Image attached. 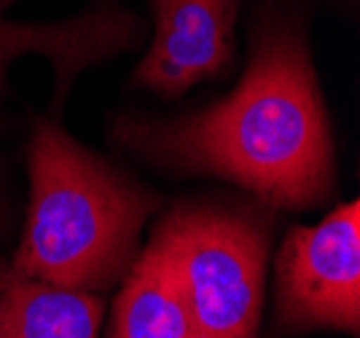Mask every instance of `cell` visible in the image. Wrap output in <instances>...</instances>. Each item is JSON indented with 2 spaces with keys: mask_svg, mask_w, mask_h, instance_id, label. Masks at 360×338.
<instances>
[{
  "mask_svg": "<svg viewBox=\"0 0 360 338\" xmlns=\"http://www.w3.org/2000/svg\"><path fill=\"white\" fill-rule=\"evenodd\" d=\"M146 19L121 0H94L89 8L60 22L0 19V100L16 59L35 54L54 67V110H60L75 78L146 44Z\"/></svg>",
  "mask_w": 360,
  "mask_h": 338,
  "instance_id": "cell-6",
  "label": "cell"
},
{
  "mask_svg": "<svg viewBox=\"0 0 360 338\" xmlns=\"http://www.w3.org/2000/svg\"><path fill=\"white\" fill-rule=\"evenodd\" d=\"M274 212L253 196L199 193L162 215L199 338H258Z\"/></svg>",
  "mask_w": 360,
  "mask_h": 338,
  "instance_id": "cell-3",
  "label": "cell"
},
{
  "mask_svg": "<svg viewBox=\"0 0 360 338\" xmlns=\"http://www.w3.org/2000/svg\"><path fill=\"white\" fill-rule=\"evenodd\" d=\"M116 145L175 177H215L271 209L309 212L336 193L328 105L299 0H264L240 84L180 116L124 113Z\"/></svg>",
  "mask_w": 360,
  "mask_h": 338,
  "instance_id": "cell-1",
  "label": "cell"
},
{
  "mask_svg": "<svg viewBox=\"0 0 360 338\" xmlns=\"http://www.w3.org/2000/svg\"><path fill=\"white\" fill-rule=\"evenodd\" d=\"M360 333V202L288 228L274 261L269 338Z\"/></svg>",
  "mask_w": 360,
  "mask_h": 338,
  "instance_id": "cell-4",
  "label": "cell"
},
{
  "mask_svg": "<svg viewBox=\"0 0 360 338\" xmlns=\"http://www.w3.org/2000/svg\"><path fill=\"white\" fill-rule=\"evenodd\" d=\"M27 172V221L6 271L84 293L119 287L159 193L49 118L35 121Z\"/></svg>",
  "mask_w": 360,
  "mask_h": 338,
  "instance_id": "cell-2",
  "label": "cell"
},
{
  "mask_svg": "<svg viewBox=\"0 0 360 338\" xmlns=\"http://www.w3.org/2000/svg\"><path fill=\"white\" fill-rule=\"evenodd\" d=\"M105 298L16 274L0 277V338H97Z\"/></svg>",
  "mask_w": 360,
  "mask_h": 338,
  "instance_id": "cell-8",
  "label": "cell"
},
{
  "mask_svg": "<svg viewBox=\"0 0 360 338\" xmlns=\"http://www.w3.org/2000/svg\"><path fill=\"white\" fill-rule=\"evenodd\" d=\"M11 3H14V0H0V8H3V6H11Z\"/></svg>",
  "mask_w": 360,
  "mask_h": 338,
  "instance_id": "cell-9",
  "label": "cell"
},
{
  "mask_svg": "<svg viewBox=\"0 0 360 338\" xmlns=\"http://www.w3.org/2000/svg\"><path fill=\"white\" fill-rule=\"evenodd\" d=\"M108 338H199L162 218L119 285Z\"/></svg>",
  "mask_w": 360,
  "mask_h": 338,
  "instance_id": "cell-7",
  "label": "cell"
},
{
  "mask_svg": "<svg viewBox=\"0 0 360 338\" xmlns=\"http://www.w3.org/2000/svg\"><path fill=\"white\" fill-rule=\"evenodd\" d=\"M150 41L132 86L165 100L229 73L237 54L242 0H146Z\"/></svg>",
  "mask_w": 360,
  "mask_h": 338,
  "instance_id": "cell-5",
  "label": "cell"
}]
</instances>
